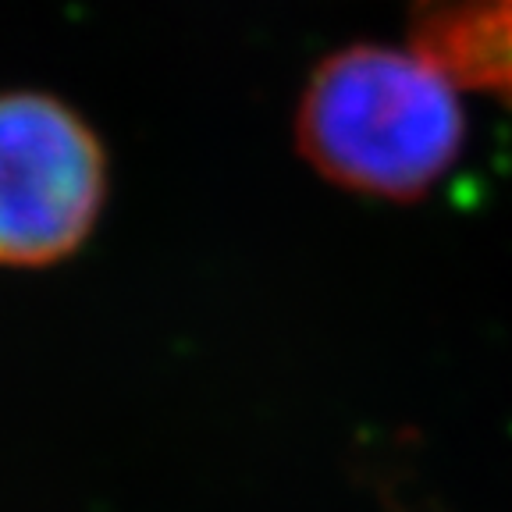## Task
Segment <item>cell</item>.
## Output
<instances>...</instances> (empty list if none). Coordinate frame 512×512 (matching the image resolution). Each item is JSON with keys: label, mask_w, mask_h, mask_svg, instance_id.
I'll list each match as a JSON object with an SVG mask.
<instances>
[{"label": "cell", "mask_w": 512, "mask_h": 512, "mask_svg": "<svg viewBox=\"0 0 512 512\" xmlns=\"http://www.w3.org/2000/svg\"><path fill=\"white\" fill-rule=\"evenodd\" d=\"M466 114L434 57L381 43L335 50L296 107V150L324 182L384 203L424 200L456 168Z\"/></svg>", "instance_id": "1"}, {"label": "cell", "mask_w": 512, "mask_h": 512, "mask_svg": "<svg viewBox=\"0 0 512 512\" xmlns=\"http://www.w3.org/2000/svg\"><path fill=\"white\" fill-rule=\"evenodd\" d=\"M107 203V153L79 111L47 93H0V267L72 256Z\"/></svg>", "instance_id": "2"}]
</instances>
